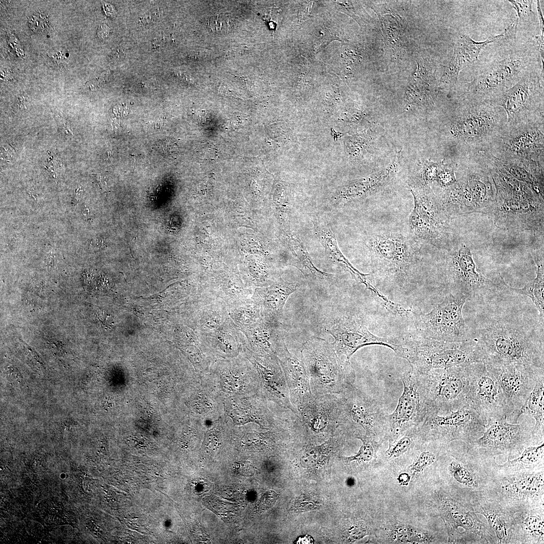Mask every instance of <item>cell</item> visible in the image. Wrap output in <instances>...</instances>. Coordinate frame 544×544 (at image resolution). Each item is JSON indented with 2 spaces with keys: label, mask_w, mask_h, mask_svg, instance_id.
Returning a JSON list of instances; mask_svg holds the SVG:
<instances>
[{
  "label": "cell",
  "mask_w": 544,
  "mask_h": 544,
  "mask_svg": "<svg viewBox=\"0 0 544 544\" xmlns=\"http://www.w3.org/2000/svg\"><path fill=\"white\" fill-rule=\"evenodd\" d=\"M447 251L445 267L448 282L453 292L462 294L467 301L509 291V285L500 274L494 279L483 275L465 244L456 243Z\"/></svg>",
  "instance_id": "7c38bea8"
},
{
  "label": "cell",
  "mask_w": 544,
  "mask_h": 544,
  "mask_svg": "<svg viewBox=\"0 0 544 544\" xmlns=\"http://www.w3.org/2000/svg\"><path fill=\"white\" fill-rule=\"evenodd\" d=\"M460 163L456 182L437 193L443 209L452 219L471 213L490 216L496 189L489 167L480 157L470 158Z\"/></svg>",
  "instance_id": "8992f818"
},
{
  "label": "cell",
  "mask_w": 544,
  "mask_h": 544,
  "mask_svg": "<svg viewBox=\"0 0 544 544\" xmlns=\"http://www.w3.org/2000/svg\"><path fill=\"white\" fill-rule=\"evenodd\" d=\"M245 338V347L259 355H276L286 344L280 320L262 316L255 323L240 329Z\"/></svg>",
  "instance_id": "f1b7e54d"
},
{
  "label": "cell",
  "mask_w": 544,
  "mask_h": 544,
  "mask_svg": "<svg viewBox=\"0 0 544 544\" xmlns=\"http://www.w3.org/2000/svg\"><path fill=\"white\" fill-rule=\"evenodd\" d=\"M515 43L512 44L507 51L481 67L464 87L461 96L490 103L526 75L538 68L539 66L535 67L539 65L540 61L535 41L518 45Z\"/></svg>",
  "instance_id": "3957f363"
},
{
  "label": "cell",
  "mask_w": 544,
  "mask_h": 544,
  "mask_svg": "<svg viewBox=\"0 0 544 544\" xmlns=\"http://www.w3.org/2000/svg\"><path fill=\"white\" fill-rule=\"evenodd\" d=\"M423 439L468 444L481 437L485 429L482 418L468 405L445 414L433 413L419 426Z\"/></svg>",
  "instance_id": "9a60e30c"
},
{
  "label": "cell",
  "mask_w": 544,
  "mask_h": 544,
  "mask_svg": "<svg viewBox=\"0 0 544 544\" xmlns=\"http://www.w3.org/2000/svg\"><path fill=\"white\" fill-rule=\"evenodd\" d=\"M507 126V115L502 108L461 96L445 124L459 162L488 151Z\"/></svg>",
  "instance_id": "6da1fadb"
},
{
  "label": "cell",
  "mask_w": 544,
  "mask_h": 544,
  "mask_svg": "<svg viewBox=\"0 0 544 544\" xmlns=\"http://www.w3.org/2000/svg\"><path fill=\"white\" fill-rule=\"evenodd\" d=\"M528 419L516 424L506 419L489 421L485 424L482 435L467 444L471 450L484 456L518 455L526 446L534 444L532 434L534 423Z\"/></svg>",
  "instance_id": "ffe728a7"
},
{
  "label": "cell",
  "mask_w": 544,
  "mask_h": 544,
  "mask_svg": "<svg viewBox=\"0 0 544 544\" xmlns=\"http://www.w3.org/2000/svg\"><path fill=\"white\" fill-rule=\"evenodd\" d=\"M475 513L483 515L492 529L499 543H508L513 535L514 522L501 508L490 502L480 503L475 506Z\"/></svg>",
  "instance_id": "74e56055"
},
{
  "label": "cell",
  "mask_w": 544,
  "mask_h": 544,
  "mask_svg": "<svg viewBox=\"0 0 544 544\" xmlns=\"http://www.w3.org/2000/svg\"><path fill=\"white\" fill-rule=\"evenodd\" d=\"M206 52L205 53V52L203 51H194L191 52L188 55L187 57L188 58H189L190 59L196 60L200 59L201 58H203L206 57Z\"/></svg>",
  "instance_id": "9f6ffc18"
},
{
  "label": "cell",
  "mask_w": 544,
  "mask_h": 544,
  "mask_svg": "<svg viewBox=\"0 0 544 544\" xmlns=\"http://www.w3.org/2000/svg\"><path fill=\"white\" fill-rule=\"evenodd\" d=\"M192 308V328L199 334L206 335L219 328L229 317L227 305L221 300L203 291Z\"/></svg>",
  "instance_id": "4dcf8cb0"
},
{
  "label": "cell",
  "mask_w": 544,
  "mask_h": 544,
  "mask_svg": "<svg viewBox=\"0 0 544 544\" xmlns=\"http://www.w3.org/2000/svg\"><path fill=\"white\" fill-rule=\"evenodd\" d=\"M466 297L453 292L427 313L412 312L413 330L411 333L439 341L462 342L473 339L462 315Z\"/></svg>",
  "instance_id": "30bf717a"
},
{
  "label": "cell",
  "mask_w": 544,
  "mask_h": 544,
  "mask_svg": "<svg viewBox=\"0 0 544 544\" xmlns=\"http://www.w3.org/2000/svg\"><path fill=\"white\" fill-rule=\"evenodd\" d=\"M393 175L392 170L390 169L342 187L333 202L334 206L343 208L381 191L389 184Z\"/></svg>",
  "instance_id": "e575fe53"
},
{
  "label": "cell",
  "mask_w": 544,
  "mask_h": 544,
  "mask_svg": "<svg viewBox=\"0 0 544 544\" xmlns=\"http://www.w3.org/2000/svg\"><path fill=\"white\" fill-rule=\"evenodd\" d=\"M410 477L406 473H402L399 475L397 480L399 483L402 485H406L409 483Z\"/></svg>",
  "instance_id": "6f0895ef"
},
{
  "label": "cell",
  "mask_w": 544,
  "mask_h": 544,
  "mask_svg": "<svg viewBox=\"0 0 544 544\" xmlns=\"http://www.w3.org/2000/svg\"><path fill=\"white\" fill-rule=\"evenodd\" d=\"M242 354L250 361L257 371L259 393L269 402L297 416L298 413L291 403L285 374L277 356L257 354L245 346Z\"/></svg>",
  "instance_id": "603a6c76"
},
{
  "label": "cell",
  "mask_w": 544,
  "mask_h": 544,
  "mask_svg": "<svg viewBox=\"0 0 544 544\" xmlns=\"http://www.w3.org/2000/svg\"><path fill=\"white\" fill-rule=\"evenodd\" d=\"M125 55L124 51L122 49H117L114 50L110 56V60L113 61H118L122 60Z\"/></svg>",
  "instance_id": "db71d44e"
},
{
  "label": "cell",
  "mask_w": 544,
  "mask_h": 544,
  "mask_svg": "<svg viewBox=\"0 0 544 544\" xmlns=\"http://www.w3.org/2000/svg\"><path fill=\"white\" fill-rule=\"evenodd\" d=\"M269 401L260 393L224 399L225 415L234 425L254 423L266 429L278 428L289 420L277 416L268 407Z\"/></svg>",
  "instance_id": "d4e9b609"
},
{
  "label": "cell",
  "mask_w": 544,
  "mask_h": 544,
  "mask_svg": "<svg viewBox=\"0 0 544 544\" xmlns=\"http://www.w3.org/2000/svg\"><path fill=\"white\" fill-rule=\"evenodd\" d=\"M289 246L292 254L291 264L297 267L304 275L310 286H319L322 282L330 281L333 274L322 271L313 264L306 248L296 235H291Z\"/></svg>",
  "instance_id": "8d00e7d4"
},
{
  "label": "cell",
  "mask_w": 544,
  "mask_h": 544,
  "mask_svg": "<svg viewBox=\"0 0 544 544\" xmlns=\"http://www.w3.org/2000/svg\"><path fill=\"white\" fill-rule=\"evenodd\" d=\"M300 286L298 282L279 279L268 286L255 288L252 297L259 307L262 316L280 320L287 299Z\"/></svg>",
  "instance_id": "836d02e7"
},
{
  "label": "cell",
  "mask_w": 544,
  "mask_h": 544,
  "mask_svg": "<svg viewBox=\"0 0 544 544\" xmlns=\"http://www.w3.org/2000/svg\"><path fill=\"white\" fill-rule=\"evenodd\" d=\"M200 335L216 360L238 357L245 345L243 333L230 317L215 331Z\"/></svg>",
  "instance_id": "1f68e13d"
},
{
  "label": "cell",
  "mask_w": 544,
  "mask_h": 544,
  "mask_svg": "<svg viewBox=\"0 0 544 544\" xmlns=\"http://www.w3.org/2000/svg\"><path fill=\"white\" fill-rule=\"evenodd\" d=\"M372 273L400 288L416 276L422 262L421 245L409 234L378 230L366 236Z\"/></svg>",
  "instance_id": "277c9868"
},
{
  "label": "cell",
  "mask_w": 544,
  "mask_h": 544,
  "mask_svg": "<svg viewBox=\"0 0 544 544\" xmlns=\"http://www.w3.org/2000/svg\"><path fill=\"white\" fill-rule=\"evenodd\" d=\"M325 329L334 338L332 344L338 356L347 362H350L358 349L368 345L386 346L398 356L401 352L399 339L382 337L372 334L360 317L347 315L337 316L326 325Z\"/></svg>",
  "instance_id": "44dd1931"
},
{
  "label": "cell",
  "mask_w": 544,
  "mask_h": 544,
  "mask_svg": "<svg viewBox=\"0 0 544 544\" xmlns=\"http://www.w3.org/2000/svg\"><path fill=\"white\" fill-rule=\"evenodd\" d=\"M403 391L395 409L388 415L387 436L397 439L408 429L420 426L432 413H437L427 398L419 374L412 371L401 377Z\"/></svg>",
  "instance_id": "2e32d148"
},
{
  "label": "cell",
  "mask_w": 544,
  "mask_h": 544,
  "mask_svg": "<svg viewBox=\"0 0 544 544\" xmlns=\"http://www.w3.org/2000/svg\"><path fill=\"white\" fill-rule=\"evenodd\" d=\"M543 70L538 67L490 103L502 108L508 125L544 120Z\"/></svg>",
  "instance_id": "4fadbf2b"
},
{
  "label": "cell",
  "mask_w": 544,
  "mask_h": 544,
  "mask_svg": "<svg viewBox=\"0 0 544 544\" xmlns=\"http://www.w3.org/2000/svg\"><path fill=\"white\" fill-rule=\"evenodd\" d=\"M514 520L520 526L522 532L529 541L543 543L544 540V520L542 514L530 511L522 512Z\"/></svg>",
  "instance_id": "b9f144b4"
},
{
  "label": "cell",
  "mask_w": 544,
  "mask_h": 544,
  "mask_svg": "<svg viewBox=\"0 0 544 544\" xmlns=\"http://www.w3.org/2000/svg\"><path fill=\"white\" fill-rule=\"evenodd\" d=\"M277 356L285 374L291 403L298 412L313 398L305 366L301 359L289 352L286 344Z\"/></svg>",
  "instance_id": "83f0119b"
},
{
  "label": "cell",
  "mask_w": 544,
  "mask_h": 544,
  "mask_svg": "<svg viewBox=\"0 0 544 544\" xmlns=\"http://www.w3.org/2000/svg\"><path fill=\"white\" fill-rule=\"evenodd\" d=\"M475 339L486 364L516 363L544 368L543 339L523 324L495 320L480 329Z\"/></svg>",
  "instance_id": "5b68a950"
},
{
  "label": "cell",
  "mask_w": 544,
  "mask_h": 544,
  "mask_svg": "<svg viewBox=\"0 0 544 544\" xmlns=\"http://www.w3.org/2000/svg\"><path fill=\"white\" fill-rule=\"evenodd\" d=\"M110 31L109 28L106 25H100L98 29V36L101 38H104L108 36Z\"/></svg>",
  "instance_id": "11a10c76"
},
{
  "label": "cell",
  "mask_w": 544,
  "mask_h": 544,
  "mask_svg": "<svg viewBox=\"0 0 544 544\" xmlns=\"http://www.w3.org/2000/svg\"><path fill=\"white\" fill-rule=\"evenodd\" d=\"M200 384L191 406L200 420L210 423L225 415V397L213 377L201 375Z\"/></svg>",
  "instance_id": "d6a6232c"
},
{
  "label": "cell",
  "mask_w": 544,
  "mask_h": 544,
  "mask_svg": "<svg viewBox=\"0 0 544 544\" xmlns=\"http://www.w3.org/2000/svg\"><path fill=\"white\" fill-rule=\"evenodd\" d=\"M81 214L83 218L86 220H89L91 218L92 211L89 208L85 207L83 208L82 210Z\"/></svg>",
  "instance_id": "680465c9"
},
{
  "label": "cell",
  "mask_w": 544,
  "mask_h": 544,
  "mask_svg": "<svg viewBox=\"0 0 544 544\" xmlns=\"http://www.w3.org/2000/svg\"><path fill=\"white\" fill-rule=\"evenodd\" d=\"M301 359L314 396L339 395L354 386L356 374L350 362L339 358L332 343L312 336L302 345Z\"/></svg>",
  "instance_id": "ba28073f"
},
{
  "label": "cell",
  "mask_w": 544,
  "mask_h": 544,
  "mask_svg": "<svg viewBox=\"0 0 544 544\" xmlns=\"http://www.w3.org/2000/svg\"><path fill=\"white\" fill-rule=\"evenodd\" d=\"M414 207L409 217L408 233L417 242L448 250L456 242L452 219L443 209L431 188L411 189Z\"/></svg>",
  "instance_id": "9c48e42d"
},
{
  "label": "cell",
  "mask_w": 544,
  "mask_h": 544,
  "mask_svg": "<svg viewBox=\"0 0 544 544\" xmlns=\"http://www.w3.org/2000/svg\"><path fill=\"white\" fill-rule=\"evenodd\" d=\"M156 148L160 152L168 155H173L176 151V145L169 139L159 141L156 144Z\"/></svg>",
  "instance_id": "f907efd6"
},
{
  "label": "cell",
  "mask_w": 544,
  "mask_h": 544,
  "mask_svg": "<svg viewBox=\"0 0 544 544\" xmlns=\"http://www.w3.org/2000/svg\"><path fill=\"white\" fill-rule=\"evenodd\" d=\"M449 471L454 479L459 484L469 488L478 486V482L469 469L457 460L450 463Z\"/></svg>",
  "instance_id": "bcb514c9"
},
{
  "label": "cell",
  "mask_w": 544,
  "mask_h": 544,
  "mask_svg": "<svg viewBox=\"0 0 544 544\" xmlns=\"http://www.w3.org/2000/svg\"><path fill=\"white\" fill-rule=\"evenodd\" d=\"M543 441L536 444L526 446L517 456L509 459L501 467H527L538 464L543 460Z\"/></svg>",
  "instance_id": "7bdbcfd3"
},
{
  "label": "cell",
  "mask_w": 544,
  "mask_h": 544,
  "mask_svg": "<svg viewBox=\"0 0 544 544\" xmlns=\"http://www.w3.org/2000/svg\"><path fill=\"white\" fill-rule=\"evenodd\" d=\"M532 256L536 266V277L521 288L509 286L510 292L529 297L539 312V323L543 328L544 320V262L543 250L535 251Z\"/></svg>",
  "instance_id": "f35d334b"
},
{
  "label": "cell",
  "mask_w": 544,
  "mask_h": 544,
  "mask_svg": "<svg viewBox=\"0 0 544 544\" xmlns=\"http://www.w3.org/2000/svg\"><path fill=\"white\" fill-rule=\"evenodd\" d=\"M516 33L517 26L512 23L500 34L490 36L483 41H475L466 34H460L454 45L452 57L445 67L446 72L457 78L463 69L478 59L482 50L486 46L493 43L506 44L514 42Z\"/></svg>",
  "instance_id": "4316f807"
},
{
  "label": "cell",
  "mask_w": 544,
  "mask_h": 544,
  "mask_svg": "<svg viewBox=\"0 0 544 544\" xmlns=\"http://www.w3.org/2000/svg\"><path fill=\"white\" fill-rule=\"evenodd\" d=\"M401 357L410 364L411 370L424 374L430 370L484 362V355L477 341H439L410 333L400 339Z\"/></svg>",
  "instance_id": "52a82bcc"
},
{
  "label": "cell",
  "mask_w": 544,
  "mask_h": 544,
  "mask_svg": "<svg viewBox=\"0 0 544 544\" xmlns=\"http://www.w3.org/2000/svg\"><path fill=\"white\" fill-rule=\"evenodd\" d=\"M161 14V10L156 9L153 10L148 14H146L144 17H142L139 21L138 24L140 27H144V26H145L149 24H151L159 19Z\"/></svg>",
  "instance_id": "816d5d0a"
},
{
  "label": "cell",
  "mask_w": 544,
  "mask_h": 544,
  "mask_svg": "<svg viewBox=\"0 0 544 544\" xmlns=\"http://www.w3.org/2000/svg\"><path fill=\"white\" fill-rule=\"evenodd\" d=\"M468 390L467 404L482 418L489 421L506 419L508 410L500 384L484 362L466 366Z\"/></svg>",
  "instance_id": "ac0fdd59"
},
{
  "label": "cell",
  "mask_w": 544,
  "mask_h": 544,
  "mask_svg": "<svg viewBox=\"0 0 544 544\" xmlns=\"http://www.w3.org/2000/svg\"><path fill=\"white\" fill-rule=\"evenodd\" d=\"M486 365L501 387L508 410L507 421L517 423L536 383L544 376V368L516 363Z\"/></svg>",
  "instance_id": "e0dca14e"
},
{
  "label": "cell",
  "mask_w": 544,
  "mask_h": 544,
  "mask_svg": "<svg viewBox=\"0 0 544 544\" xmlns=\"http://www.w3.org/2000/svg\"><path fill=\"white\" fill-rule=\"evenodd\" d=\"M509 2L516 12L515 21L518 25L519 23H525L529 21L534 14L532 11L533 1H509Z\"/></svg>",
  "instance_id": "c3c4849f"
},
{
  "label": "cell",
  "mask_w": 544,
  "mask_h": 544,
  "mask_svg": "<svg viewBox=\"0 0 544 544\" xmlns=\"http://www.w3.org/2000/svg\"><path fill=\"white\" fill-rule=\"evenodd\" d=\"M466 366L433 369L424 374L418 373L429 403L437 413H447L467 405L468 379Z\"/></svg>",
  "instance_id": "5bb4252c"
},
{
  "label": "cell",
  "mask_w": 544,
  "mask_h": 544,
  "mask_svg": "<svg viewBox=\"0 0 544 544\" xmlns=\"http://www.w3.org/2000/svg\"><path fill=\"white\" fill-rule=\"evenodd\" d=\"M439 501L440 512L449 529L451 541L458 542L460 528L464 543L493 541L486 525L478 518L471 506L448 497L440 496Z\"/></svg>",
  "instance_id": "cb8c5ba5"
},
{
  "label": "cell",
  "mask_w": 544,
  "mask_h": 544,
  "mask_svg": "<svg viewBox=\"0 0 544 544\" xmlns=\"http://www.w3.org/2000/svg\"><path fill=\"white\" fill-rule=\"evenodd\" d=\"M339 426L361 428L365 435L387 436L388 415L379 401L353 386L338 395Z\"/></svg>",
  "instance_id": "d6986e66"
},
{
  "label": "cell",
  "mask_w": 544,
  "mask_h": 544,
  "mask_svg": "<svg viewBox=\"0 0 544 544\" xmlns=\"http://www.w3.org/2000/svg\"><path fill=\"white\" fill-rule=\"evenodd\" d=\"M208 373L213 377L225 397L259 393L257 371L242 354L233 358L216 360Z\"/></svg>",
  "instance_id": "7402d4cb"
},
{
  "label": "cell",
  "mask_w": 544,
  "mask_h": 544,
  "mask_svg": "<svg viewBox=\"0 0 544 544\" xmlns=\"http://www.w3.org/2000/svg\"><path fill=\"white\" fill-rule=\"evenodd\" d=\"M436 458V452L431 450H423L417 456L409 468L413 474H418L434 463Z\"/></svg>",
  "instance_id": "7dc6e473"
},
{
  "label": "cell",
  "mask_w": 544,
  "mask_h": 544,
  "mask_svg": "<svg viewBox=\"0 0 544 544\" xmlns=\"http://www.w3.org/2000/svg\"><path fill=\"white\" fill-rule=\"evenodd\" d=\"M315 235L323 246L326 256L333 263L350 272L356 280L364 284L369 274H364L356 269L338 248L335 234L325 219L315 216L312 220Z\"/></svg>",
  "instance_id": "d590c367"
},
{
  "label": "cell",
  "mask_w": 544,
  "mask_h": 544,
  "mask_svg": "<svg viewBox=\"0 0 544 544\" xmlns=\"http://www.w3.org/2000/svg\"><path fill=\"white\" fill-rule=\"evenodd\" d=\"M544 376L537 380L531 391L525 406L523 413L531 417L534 422L532 432L533 440L535 444L543 441L544 430Z\"/></svg>",
  "instance_id": "ab89813d"
},
{
  "label": "cell",
  "mask_w": 544,
  "mask_h": 544,
  "mask_svg": "<svg viewBox=\"0 0 544 544\" xmlns=\"http://www.w3.org/2000/svg\"><path fill=\"white\" fill-rule=\"evenodd\" d=\"M228 308L229 317L240 329L249 327L262 317L259 307L252 297Z\"/></svg>",
  "instance_id": "60d3db41"
},
{
  "label": "cell",
  "mask_w": 544,
  "mask_h": 544,
  "mask_svg": "<svg viewBox=\"0 0 544 544\" xmlns=\"http://www.w3.org/2000/svg\"><path fill=\"white\" fill-rule=\"evenodd\" d=\"M498 488L505 498L513 501L529 502L541 499L544 494L543 471L508 475L500 480Z\"/></svg>",
  "instance_id": "f546056e"
},
{
  "label": "cell",
  "mask_w": 544,
  "mask_h": 544,
  "mask_svg": "<svg viewBox=\"0 0 544 544\" xmlns=\"http://www.w3.org/2000/svg\"><path fill=\"white\" fill-rule=\"evenodd\" d=\"M496 194L490 216L495 225L508 231L543 235L544 200L525 183L504 170L492 172Z\"/></svg>",
  "instance_id": "7a4b0ae2"
},
{
  "label": "cell",
  "mask_w": 544,
  "mask_h": 544,
  "mask_svg": "<svg viewBox=\"0 0 544 544\" xmlns=\"http://www.w3.org/2000/svg\"><path fill=\"white\" fill-rule=\"evenodd\" d=\"M357 438L362 441V444L357 453L345 458L349 462L361 463L371 461L374 457L379 444L374 438L366 435H358Z\"/></svg>",
  "instance_id": "f6af8a7d"
},
{
  "label": "cell",
  "mask_w": 544,
  "mask_h": 544,
  "mask_svg": "<svg viewBox=\"0 0 544 544\" xmlns=\"http://www.w3.org/2000/svg\"><path fill=\"white\" fill-rule=\"evenodd\" d=\"M110 74V72L108 71L104 72L98 78L87 82V84L90 87L91 90L96 89L108 81Z\"/></svg>",
  "instance_id": "f5cc1de1"
},
{
  "label": "cell",
  "mask_w": 544,
  "mask_h": 544,
  "mask_svg": "<svg viewBox=\"0 0 544 544\" xmlns=\"http://www.w3.org/2000/svg\"><path fill=\"white\" fill-rule=\"evenodd\" d=\"M389 534L391 541L393 543H422L433 541V536L429 533L409 526H396Z\"/></svg>",
  "instance_id": "ee69618b"
},
{
  "label": "cell",
  "mask_w": 544,
  "mask_h": 544,
  "mask_svg": "<svg viewBox=\"0 0 544 544\" xmlns=\"http://www.w3.org/2000/svg\"><path fill=\"white\" fill-rule=\"evenodd\" d=\"M543 150L544 120H537L508 125L486 152L498 160L543 169Z\"/></svg>",
  "instance_id": "8fae6325"
},
{
  "label": "cell",
  "mask_w": 544,
  "mask_h": 544,
  "mask_svg": "<svg viewBox=\"0 0 544 544\" xmlns=\"http://www.w3.org/2000/svg\"><path fill=\"white\" fill-rule=\"evenodd\" d=\"M298 413L293 421L313 435L323 437L340 426L338 395L326 394L313 396Z\"/></svg>",
  "instance_id": "484cf974"
},
{
  "label": "cell",
  "mask_w": 544,
  "mask_h": 544,
  "mask_svg": "<svg viewBox=\"0 0 544 544\" xmlns=\"http://www.w3.org/2000/svg\"><path fill=\"white\" fill-rule=\"evenodd\" d=\"M31 29L38 33H46L50 30L51 26L47 16L43 12H35L29 19Z\"/></svg>",
  "instance_id": "681fc988"
}]
</instances>
